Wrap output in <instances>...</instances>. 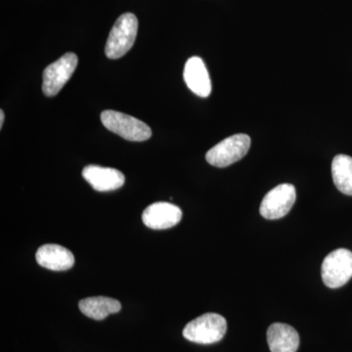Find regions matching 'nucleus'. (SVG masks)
<instances>
[{
    "mask_svg": "<svg viewBox=\"0 0 352 352\" xmlns=\"http://www.w3.org/2000/svg\"><path fill=\"white\" fill-rule=\"evenodd\" d=\"M138 32V20L132 13H124L116 21L111 30L105 53L109 59H119L131 50Z\"/></svg>",
    "mask_w": 352,
    "mask_h": 352,
    "instance_id": "1",
    "label": "nucleus"
},
{
    "mask_svg": "<svg viewBox=\"0 0 352 352\" xmlns=\"http://www.w3.org/2000/svg\"><path fill=\"white\" fill-rule=\"evenodd\" d=\"M227 330L226 318L217 314H206L189 322L183 329V337L200 344H212L223 339Z\"/></svg>",
    "mask_w": 352,
    "mask_h": 352,
    "instance_id": "2",
    "label": "nucleus"
},
{
    "mask_svg": "<svg viewBox=\"0 0 352 352\" xmlns=\"http://www.w3.org/2000/svg\"><path fill=\"white\" fill-rule=\"evenodd\" d=\"M101 122L106 129L126 140L142 142L152 136L151 129L142 120L117 111L102 112Z\"/></svg>",
    "mask_w": 352,
    "mask_h": 352,
    "instance_id": "3",
    "label": "nucleus"
},
{
    "mask_svg": "<svg viewBox=\"0 0 352 352\" xmlns=\"http://www.w3.org/2000/svg\"><path fill=\"white\" fill-rule=\"evenodd\" d=\"M251 138L244 133L235 134L214 146L206 155L208 164L217 168H226L240 161L249 152Z\"/></svg>",
    "mask_w": 352,
    "mask_h": 352,
    "instance_id": "4",
    "label": "nucleus"
},
{
    "mask_svg": "<svg viewBox=\"0 0 352 352\" xmlns=\"http://www.w3.org/2000/svg\"><path fill=\"white\" fill-rule=\"evenodd\" d=\"M323 283L331 289L346 285L352 277V252L346 249H338L324 258L321 266Z\"/></svg>",
    "mask_w": 352,
    "mask_h": 352,
    "instance_id": "5",
    "label": "nucleus"
},
{
    "mask_svg": "<svg viewBox=\"0 0 352 352\" xmlns=\"http://www.w3.org/2000/svg\"><path fill=\"white\" fill-rule=\"evenodd\" d=\"M78 66L75 53H66L43 72V91L48 97L56 96L69 82Z\"/></svg>",
    "mask_w": 352,
    "mask_h": 352,
    "instance_id": "6",
    "label": "nucleus"
},
{
    "mask_svg": "<svg viewBox=\"0 0 352 352\" xmlns=\"http://www.w3.org/2000/svg\"><path fill=\"white\" fill-rule=\"evenodd\" d=\"M296 199V188L289 183L278 185L270 190L259 208L261 217L266 219H279L289 214Z\"/></svg>",
    "mask_w": 352,
    "mask_h": 352,
    "instance_id": "7",
    "label": "nucleus"
},
{
    "mask_svg": "<svg viewBox=\"0 0 352 352\" xmlns=\"http://www.w3.org/2000/svg\"><path fill=\"white\" fill-rule=\"evenodd\" d=\"M182 217V210L166 201L152 204L142 214L143 223L154 230L171 228L179 223Z\"/></svg>",
    "mask_w": 352,
    "mask_h": 352,
    "instance_id": "8",
    "label": "nucleus"
},
{
    "mask_svg": "<svg viewBox=\"0 0 352 352\" xmlns=\"http://www.w3.org/2000/svg\"><path fill=\"white\" fill-rule=\"evenodd\" d=\"M82 176L92 188L98 192L113 191L120 188L124 184V175L120 170L112 168L90 166H85L82 170Z\"/></svg>",
    "mask_w": 352,
    "mask_h": 352,
    "instance_id": "9",
    "label": "nucleus"
},
{
    "mask_svg": "<svg viewBox=\"0 0 352 352\" xmlns=\"http://www.w3.org/2000/svg\"><path fill=\"white\" fill-rule=\"evenodd\" d=\"M185 82L193 94L198 96H210L212 92V82L207 67L200 57H191L186 62L184 67Z\"/></svg>",
    "mask_w": 352,
    "mask_h": 352,
    "instance_id": "10",
    "label": "nucleus"
},
{
    "mask_svg": "<svg viewBox=\"0 0 352 352\" xmlns=\"http://www.w3.org/2000/svg\"><path fill=\"white\" fill-rule=\"evenodd\" d=\"M39 265L53 271H65L73 267L75 256L66 248L55 244L41 245L36 254Z\"/></svg>",
    "mask_w": 352,
    "mask_h": 352,
    "instance_id": "11",
    "label": "nucleus"
},
{
    "mask_svg": "<svg viewBox=\"0 0 352 352\" xmlns=\"http://www.w3.org/2000/svg\"><path fill=\"white\" fill-rule=\"evenodd\" d=\"M267 342L271 352H296L300 336L288 324L274 323L268 328Z\"/></svg>",
    "mask_w": 352,
    "mask_h": 352,
    "instance_id": "12",
    "label": "nucleus"
},
{
    "mask_svg": "<svg viewBox=\"0 0 352 352\" xmlns=\"http://www.w3.org/2000/svg\"><path fill=\"white\" fill-rule=\"evenodd\" d=\"M78 307L85 316L100 321L110 314H118L122 309V305L119 300L107 296H91L80 300Z\"/></svg>",
    "mask_w": 352,
    "mask_h": 352,
    "instance_id": "13",
    "label": "nucleus"
},
{
    "mask_svg": "<svg viewBox=\"0 0 352 352\" xmlns=\"http://www.w3.org/2000/svg\"><path fill=\"white\" fill-rule=\"evenodd\" d=\"M333 183L344 195L352 196V157L338 155L332 163Z\"/></svg>",
    "mask_w": 352,
    "mask_h": 352,
    "instance_id": "14",
    "label": "nucleus"
},
{
    "mask_svg": "<svg viewBox=\"0 0 352 352\" xmlns=\"http://www.w3.org/2000/svg\"><path fill=\"white\" fill-rule=\"evenodd\" d=\"M4 119H6V118H4V112L1 110L0 111V127H1V129L2 126H3Z\"/></svg>",
    "mask_w": 352,
    "mask_h": 352,
    "instance_id": "15",
    "label": "nucleus"
}]
</instances>
